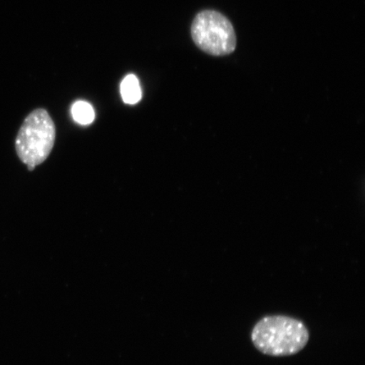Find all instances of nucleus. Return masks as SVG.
I'll use <instances>...</instances> for the list:
<instances>
[{"label":"nucleus","instance_id":"1","mask_svg":"<svg viewBox=\"0 0 365 365\" xmlns=\"http://www.w3.org/2000/svg\"><path fill=\"white\" fill-rule=\"evenodd\" d=\"M309 332L298 319L287 316H267L255 324L251 341L259 352L272 357L295 355L307 346Z\"/></svg>","mask_w":365,"mask_h":365},{"label":"nucleus","instance_id":"2","mask_svg":"<svg viewBox=\"0 0 365 365\" xmlns=\"http://www.w3.org/2000/svg\"><path fill=\"white\" fill-rule=\"evenodd\" d=\"M56 125L48 113L36 109L25 118L16 139L18 157L29 171L49 156L56 140Z\"/></svg>","mask_w":365,"mask_h":365},{"label":"nucleus","instance_id":"3","mask_svg":"<svg viewBox=\"0 0 365 365\" xmlns=\"http://www.w3.org/2000/svg\"><path fill=\"white\" fill-rule=\"evenodd\" d=\"M191 36L196 46L212 56H225L235 51V31L227 18L215 11H203L191 25Z\"/></svg>","mask_w":365,"mask_h":365},{"label":"nucleus","instance_id":"4","mask_svg":"<svg viewBox=\"0 0 365 365\" xmlns=\"http://www.w3.org/2000/svg\"><path fill=\"white\" fill-rule=\"evenodd\" d=\"M120 93L123 101L126 104L134 105L140 101L143 93L139 80L135 75H128L122 81Z\"/></svg>","mask_w":365,"mask_h":365},{"label":"nucleus","instance_id":"5","mask_svg":"<svg viewBox=\"0 0 365 365\" xmlns=\"http://www.w3.org/2000/svg\"><path fill=\"white\" fill-rule=\"evenodd\" d=\"M71 113L75 121L81 125H91L95 120L93 106L84 101H77L71 108Z\"/></svg>","mask_w":365,"mask_h":365}]
</instances>
